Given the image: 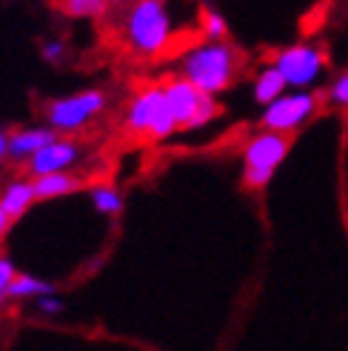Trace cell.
<instances>
[{
	"label": "cell",
	"instance_id": "9c48e42d",
	"mask_svg": "<svg viewBox=\"0 0 348 351\" xmlns=\"http://www.w3.org/2000/svg\"><path fill=\"white\" fill-rule=\"evenodd\" d=\"M80 154L83 152H80V146L75 143V140L55 137V140H49L43 149H38V152L29 157V160H26V171H29V178H38V174L72 169V166H77Z\"/></svg>",
	"mask_w": 348,
	"mask_h": 351
},
{
	"label": "cell",
	"instance_id": "ffe728a7",
	"mask_svg": "<svg viewBox=\"0 0 348 351\" xmlns=\"http://www.w3.org/2000/svg\"><path fill=\"white\" fill-rule=\"evenodd\" d=\"M328 97H332V103H337V106H345L348 109V72L343 77L334 80L332 92H328Z\"/></svg>",
	"mask_w": 348,
	"mask_h": 351
},
{
	"label": "cell",
	"instance_id": "3957f363",
	"mask_svg": "<svg viewBox=\"0 0 348 351\" xmlns=\"http://www.w3.org/2000/svg\"><path fill=\"white\" fill-rule=\"evenodd\" d=\"M163 92H166V103H169L174 120H177V129H197L217 117L214 95L197 89V86L186 80L183 75L169 80L163 86Z\"/></svg>",
	"mask_w": 348,
	"mask_h": 351
},
{
	"label": "cell",
	"instance_id": "4fadbf2b",
	"mask_svg": "<svg viewBox=\"0 0 348 351\" xmlns=\"http://www.w3.org/2000/svg\"><path fill=\"white\" fill-rule=\"evenodd\" d=\"M286 77H283V72L277 66H269L266 72H260V77H257V83H254V100L257 103H269L271 100H277L283 92H286Z\"/></svg>",
	"mask_w": 348,
	"mask_h": 351
},
{
	"label": "cell",
	"instance_id": "ba28073f",
	"mask_svg": "<svg viewBox=\"0 0 348 351\" xmlns=\"http://www.w3.org/2000/svg\"><path fill=\"white\" fill-rule=\"evenodd\" d=\"M323 51L308 46V43H300V46H291V49H283L280 55H277L274 66L283 72L286 83L288 86H297V89H303V86L314 83L317 75L323 72Z\"/></svg>",
	"mask_w": 348,
	"mask_h": 351
},
{
	"label": "cell",
	"instance_id": "ac0fdd59",
	"mask_svg": "<svg viewBox=\"0 0 348 351\" xmlns=\"http://www.w3.org/2000/svg\"><path fill=\"white\" fill-rule=\"evenodd\" d=\"M14 266H12V260L6 257H0V303L9 300V283L14 280Z\"/></svg>",
	"mask_w": 348,
	"mask_h": 351
},
{
	"label": "cell",
	"instance_id": "7a4b0ae2",
	"mask_svg": "<svg viewBox=\"0 0 348 351\" xmlns=\"http://www.w3.org/2000/svg\"><path fill=\"white\" fill-rule=\"evenodd\" d=\"M171 23L163 0H137L126 17V40L143 58L160 55L169 43Z\"/></svg>",
	"mask_w": 348,
	"mask_h": 351
},
{
	"label": "cell",
	"instance_id": "7402d4cb",
	"mask_svg": "<svg viewBox=\"0 0 348 351\" xmlns=\"http://www.w3.org/2000/svg\"><path fill=\"white\" fill-rule=\"evenodd\" d=\"M12 223H14V217L6 212L3 206H0V240H3L6 234H9V229H12Z\"/></svg>",
	"mask_w": 348,
	"mask_h": 351
},
{
	"label": "cell",
	"instance_id": "e0dca14e",
	"mask_svg": "<svg viewBox=\"0 0 348 351\" xmlns=\"http://www.w3.org/2000/svg\"><path fill=\"white\" fill-rule=\"evenodd\" d=\"M203 23H206V34L212 40H223L225 38V21L220 14H214V12H206V17H203Z\"/></svg>",
	"mask_w": 348,
	"mask_h": 351
},
{
	"label": "cell",
	"instance_id": "d6986e66",
	"mask_svg": "<svg viewBox=\"0 0 348 351\" xmlns=\"http://www.w3.org/2000/svg\"><path fill=\"white\" fill-rule=\"evenodd\" d=\"M38 311L46 314V317H55V314L63 311V303L55 297V291H49V294H40L38 297Z\"/></svg>",
	"mask_w": 348,
	"mask_h": 351
},
{
	"label": "cell",
	"instance_id": "cb8c5ba5",
	"mask_svg": "<svg viewBox=\"0 0 348 351\" xmlns=\"http://www.w3.org/2000/svg\"><path fill=\"white\" fill-rule=\"evenodd\" d=\"M109 3H120V0H109Z\"/></svg>",
	"mask_w": 348,
	"mask_h": 351
},
{
	"label": "cell",
	"instance_id": "8fae6325",
	"mask_svg": "<svg viewBox=\"0 0 348 351\" xmlns=\"http://www.w3.org/2000/svg\"><path fill=\"white\" fill-rule=\"evenodd\" d=\"M32 180H34V195H38V200H55L63 195H72V191H77L83 186V180L69 169L38 174V178H32Z\"/></svg>",
	"mask_w": 348,
	"mask_h": 351
},
{
	"label": "cell",
	"instance_id": "2e32d148",
	"mask_svg": "<svg viewBox=\"0 0 348 351\" xmlns=\"http://www.w3.org/2000/svg\"><path fill=\"white\" fill-rule=\"evenodd\" d=\"M109 0H60V9L72 17H100Z\"/></svg>",
	"mask_w": 348,
	"mask_h": 351
},
{
	"label": "cell",
	"instance_id": "6da1fadb",
	"mask_svg": "<svg viewBox=\"0 0 348 351\" xmlns=\"http://www.w3.org/2000/svg\"><path fill=\"white\" fill-rule=\"evenodd\" d=\"M234 72H237V51L225 46L223 40H208L203 46L188 49L180 63V75L208 95H220L223 89H229Z\"/></svg>",
	"mask_w": 348,
	"mask_h": 351
},
{
	"label": "cell",
	"instance_id": "30bf717a",
	"mask_svg": "<svg viewBox=\"0 0 348 351\" xmlns=\"http://www.w3.org/2000/svg\"><path fill=\"white\" fill-rule=\"evenodd\" d=\"M60 132H55L46 123V126H32V129H21V132H12L9 134V157L17 163H26L29 157L43 149L49 140H55Z\"/></svg>",
	"mask_w": 348,
	"mask_h": 351
},
{
	"label": "cell",
	"instance_id": "277c9868",
	"mask_svg": "<svg viewBox=\"0 0 348 351\" xmlns=\"http://www.w3.org/2000/svg\"><path fill=\"white\" fill-rule=\"evenodd\" d=\"M126 126L134 134H149L154 140H163L177 132V120H174L163 86H151L137 95L126 109Z\"/></svg>",
	"mask_w": 348,
	"mask_h": 351
},
{
	"label": "cell",
	"instance_id": "5bb4252c",
	"mask_svg": "<svg viewBox=\"0 0 348 351\" xmlns=\"http://www.w3.org/2000/svg\"><path fill=\"white\" fill-rule=\"evenodd\" d=\"M55 291V286L46 283L40 277H32V274H14V280L9 283V297L12 300H29V297H40Z\"/></svg>",
	"mask_w": 348,
	"mask_h": 351
},
{
	"label": "cell",
	"instance_id": "603a6c76",
	"mask_svg": "<svg viewBox=\"0 0 348 351\" xmlns=\"http://www.w3.org/2000/svg\"><path fill=\"white\" fill-rule=\"evenodd\" d=\"M3 157H9V134L0 129V160H3Z\"/></svg>",
	"mask_w": 348,
	"mask_h": 351
},
{
	"label": "cell",
	"instance_id": "44dd1931",
	"mask_svg": "<svg viewBox=\"0 0 348 351\" xmlns=\"http://www.w3.org/2000/svg\"><path fill=\"white\" fill-rule=\"evenodd\" d=\"M43 60L46 63H60L63 60V55H66V46L60 43V40H49V43H43Z\"/></svg>",
	"mask_w": 348,
	"mask_h": 351
},
{
	"label": "cell",
	"instance_id": "8992f818",
	"mask_svg": "<svg viewBox=\"0 0 348 351\" xmlns=\"http://www.w3.org/2000/svg\"><path fill=\"white\" fill-rule=\"evenodd\" d=\"M286 154H288L286 132L266 129L263 134H257L246 146V154H243V160H246V174H243V178H246V186L249 189L269 186V180L274 178V171L283 163Z\"/></svg>",
	"mask_w": 348,
	"mask_h": 351
},
{
	"label": "cell",
	"instance_id": "52a82bcc",
	"mask_svg": "<svg viewBox=\"0 0 348 351\" xmlns=\"http://www.w3.org/2000/svg\"><path fill=\"white\" fill-rule=\"evenodd\" d=\"M317 109H320V95H308V92L280 95L269 103V109L263 114V129L288 134L294 129H300L303 123H308Z\"/></svg>",
	"mask_w": 348,
	"mask_h": 351
},
{
	"label": "cell",
	"instance_id": "9a60e30c",
	"mask_svg": "<svg viewBox=\"0 0 348 351\" xmlns=\"http://www.w3.org/2000/svg\"><path fill=\"white\" fill-rule=\"evenodd\" d=\"M92 203L100 215H120L123 212V195L114 186H95L92 189Z\"/></svg>",
	"mask_w": 348,
	"mask_h": 351
},
{
	"label": "cell",
	"instance_id": "7c38bea8",
	"mask_svg": "<svg viewBox=\"0 0 348 351\" xmlns=\"http://www.w3.org/2000/svg\"><path fill=\"white\" fill-rule=\"evenodd\" d=\"M34 200H38V195H34V180L32 178L12 180L3 191H0V206H3L14 220H21L29 212V208H32Z\"/></svg>",
	"mask_w": 348,
	"mask_h": 351
},
{
	"label": "cell",
	"instance_id": "5b68a950",
	"mask_svg": "<svg viewBox=\"0 0 348 351\" xmlns=\"http://www.w3.org/2000/svg\"><path fill=\"white\" fill-rule=\"evenodd\" d=\"M103 109H106V95L100 89H89V92L49 100L43 106V114L55 132L69 134V132H80L83 126H89Z\"/></svg>",
	"mask_w": 348,
	"mask_h": 351
}]
</instances>
